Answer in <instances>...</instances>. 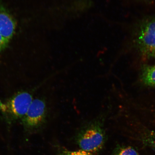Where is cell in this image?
Returning <instances> with one entry per match:
<instances>
[{"label":"cell","instance_id":"6da1fadb","mask_svg":"<svg viewBox=\"0 0 155 155\" xmlns=\"http://www.w3.org/2000/svg\"><path fill=\"white\" fill-rule=\"evenodd\" d=\"M104 118L100 115L85 124L79 130L76 140L80 150L94 154L103 148L106 139Z\"/></svg>","mask_w":155,"mask_h":155},{"label":"cell","instance_id":"7a4b0ae2","mask_svg":"<svg viewBox=\"0 0 155 155\" xmlns=\"http://www.w3.org/2000/svg\"><path fill=\"white\" fill-rule=\"evenodd\" d=\"M33 100L30 93L18 92L7 99L0 101V112L9 123L22 120Z\"/></svg>","mask_w":155,"mask_h":155},{"label":"cell","instance_id":"3957f363","mask_svg":"<svg viewBox=\"0 0 155 155\" xmlns=\"http://www.w3.org/2000/svg\"><path fill=\"white\" fill-rule=\"evenodd\" d=\"M47 115V108L45 101L42 98H36L33 100L21 121L25 129L34 130L43 124Z\"/></svg>","mask_w":155,"mask_h":155},{"label":"cell","instance_id":"277c9868","mask_svg":"<svg viewBox=\"0 0 155 155\" xmlns=\"http://www.w3.org/2000/svg\"><path fill=\"white\" fill-rule=\"evenodd\" d=\"M137 43L143 55L155 58V20L146 23L141 27Z\"/></svg>","mask_w":155,"mask_h":155},{"label":"cell","instance_id":"5b68a950","mask_svg":"<svg viewBox=\"0 0 155 155\" xmlns=\"http://www.w3.org/2000/svg\"><path fill=\"white\" fill-rule=\"evenodd\" d=\"M16 25L11 15L0 7V33L9 42L14 35Z\"/></svg>","mask_w":155,"mask_h":155},{"label":"cell","instance_id":"8992f818","mask_svg":"<svg viewBox=\"0 0 155 155\" xmlns=\"http://www.w3.org/2000/svg\"><path fill=\"white\" fill-rule=\"evenodd\" d=\"M141 78L145 84L155 87V65L143 67L141 72Z\"/></svg>","mask_w":155,"mask_h":155},{"label":"cell","instance_id":"52a82bcc","mask_svg":"<svg viewBox=\"0 0 155 155\" xmlns=\"http://www.w3.org/2000/svg\"><path fill=\"white\" fill-rule=\"evenodd\" d=\"M139 140L147 146L155 150V131L150 130H144L139 136Z\"/></svg>","mask_w":155,"mask_h":155},{"label":"cell","instance_id":"ba28073f","mask_svg":"<svg viewBox=\"0 0 155 155\" xmlns=\"http://www.w3.org/2000/svg\"><path fill=\"white\" fill-rule=\"evenodd\" d=\"M114 155H139L137 151L131 146H121L116 149Z\"/></svg>","mask_w":155,"mask_h":155},{"label":"cell","instance_id":"9c48e42d","mask_svg":"<svg viewBox=\"0 0 155 155\" xmlns=\"http://www.w3.org/2000/svg\"><path fill=\"white\" fill-rule=\"evenodd\" d=\"M57 155H94L91 153L82 150L71 151L66 149L62 148L58 151Z\"/></svg>","mask_w":155,"mask_h":155},{"label":"cell","instance_id":"30bf717a","mask_svg":"<svg viewBox=\"0 0 155 155\" xmlns=\"http://www.w3.org/2000/svg\"><path fill=\"white\" fill-rule=\"evenodd\" d=\"M8 43L0 33V52L5 49Z\"/></svg>","mask_w":155,"mask_h":155}]
</instances>
